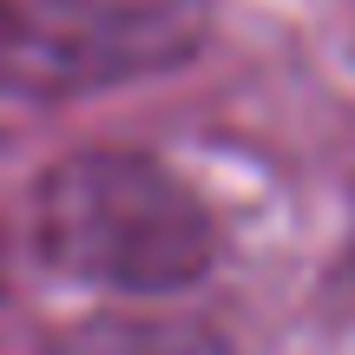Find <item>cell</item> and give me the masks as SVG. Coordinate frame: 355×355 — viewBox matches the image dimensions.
<instances>
[{
	"label": "cell",
	"mask_w": 355,
	"mask_h": 355,
	"mask_svg": "<svg viewBox=\"0 0 355 355\" xmlns=\"http://www.w3.org/2000/svg\"><path fill=\"white\" fill-rule=\"evenodd\" d=\"M33 237L53 270L125 296L191 290L217 263V224L171 165L119 145L60 158L40 178Z\"/></svg>",
	"instance_id": "obj_1"
},
{
	"label": "cell",
	"mask_w": 355,
	"mask_h": 355,
	"mask_svg": "<svg viewBox=\"0 0 355 355\" xmlns=\"http://www.w3.org/2000/svg\"><path fill=\"white\" fill-rule=\"evenodd\" d=\"M204 0H0V73L33 92H92L191 60Z\"/></svg>",
	"instance_id": "obj_2"
},
{
	"label": "cell",
	"mask_w": 355,
	"mask_h": 355,
	"mask_svg": "<svg viewBox=\"0 0 355 355\" xmlns=\"http://www.w3.org/2000/svg\"><path fill=\"white\" fill-rule=\"evenodd\" d=\"M53 355H230L204 322H171V316H99L66 329Z\"/></svg>",
	"instance_id": "obj_3"
}]
</instances>
